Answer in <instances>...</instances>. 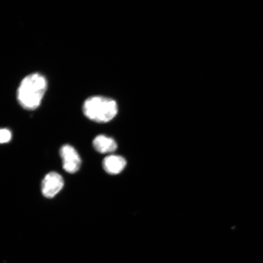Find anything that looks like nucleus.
<instances>
[{
    "instance_id": "nucleus-2",
    "label": "nucleus",
    "mask_w": 263,
    "mask_h": 263,
    "mask_svg": "<svg viewBox=\"0 0 263 263\" xmlns=\"http://www.w3.org/2000/svg\"><path fill=\"white\" fill-rule=\"evenodd\" d=\"M83 110L85 115L89 120L98 123H106L117 115L118 107L113 99L96 96L86 100Z\"/></svg>"
},
{
    "instance_id": "nucleus-5",
    "label": "nucleus",
    "mask_w": 263,
    "mask_h": 263,
    "mask_svg": "<svg viewBox=\"0 0 263 263\" xmlns=\"http://www.w3.org/2000/svg\"><path fill=\"white\" fill-rule=\"evenodd\" d=\"M126 165V160L123 157L117 155L108 156L104 158L103 162L104 170L111 175L119 174Z\"/></svg>"
},
{
    "instance_id": "nucleus-4",
    "label": "nucleus",
    "mask_w": 263,
    "mask_h": 263,
    "mask_svg": "<svg viewBox=\"0 0 263 263\" xmlns=\"http://www.w3.org/2000/svg\"><path fill=\"white\" fill-rule=\"evenodd\" d=\"M64 180L62 176L56 172L47 174L42 183V192L47 198L54 197L63 189Z\"/></svg>"
},
{
    "instance_id": "nucleus-3",
    "label": "nucleus",
    "mask_w": 263,
    "mask_h": 263,
    "mask_svg": "<svg viewBox=\"0 0 263 263\" xmlns=\"http://www.w3.org/2000/svg\"><path fill=\"white\" fill-rule=\"evenodd\" d=\"M64 169L68 173L77 172L81 165V159L76 150L71 145H63L60 151Z\"/></svg>"
},
{
    "instance_id": "nucleus-6",
    "label": "nucleus",
    "mask_w": 263,
    "mask_h": 263,
    "mask_svg": "<svg viewBox=\"0 0 263 263\" xmlns=\"http://www.w3.org/2000/svg\"><path fill=\"white\" fill-rule=\"evenodd\" d=\"M93 145L97 152L102 154L113 152L117 148V144L114 139L103 135L94 139Z\"/></svg>"
},
{
    "instance_id": "nucleus-7",
    "label": "nucleus",
    "mask_w": 263,
    "mask_h": 263,
    "mask_svg": "<svg viewBox=\"0 0 263 263\" xmlns=\"http://www.w3.org/2000/svg\"><path fill=\"white\" fill-rule=\"evenodd\" d=\"M11 132L8 129H1L0 131V142L1 143L9 142L12 139Z\"/></svg>"
},
{
    "instance_id": "nucleus-1",
    "label": "nucleus",
    "mask_w": 263,
    "mask_h": 263,
    "mask_svg": "<svg viewBox=\"0 0 263 263\" xmlns=\"http://www.w3.org/2000/svg\"><path fill=\"white\" fill-rule=\"evenodd\" d=\"M48 87L46 78L35 73L26 77L21 82L17 92L18 100L25 109L33 110L40 105Z\"/></svg>"
}]
</instances>
